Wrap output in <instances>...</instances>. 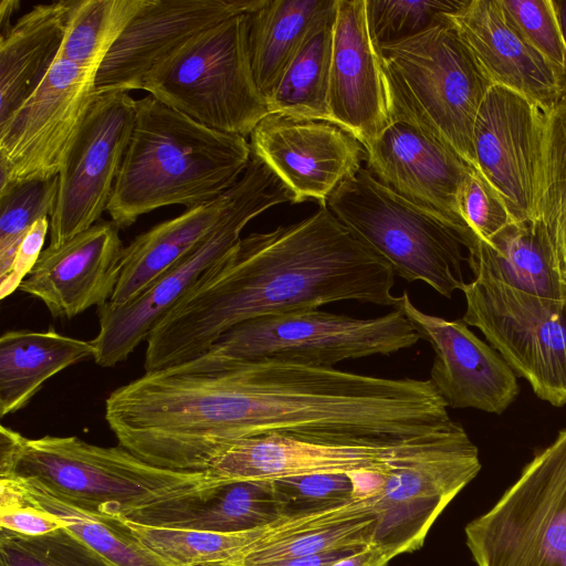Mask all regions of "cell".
Masks as SVG:
<instances>
[{
  "mask_svg": "<svg viewBox=\"0 0 566 566\" xmlns=\"http://www.w3.org/2000/svg\"><path fill=\"white\" fill-rule=\"evenodd\" d=\"M0 566H113L62 526L36 536L0 527Z\"/></svg>",
  "mask_w": 566,
  "mask_h": 566,
  "instance_id": "35",
  "label": "cell"
},
{
  "mask_svg": "<svg viewBox=\"0 0 566 566\" xmlns=\"http://www.w3.org/2000/svg\"><path fill=\"white\" fill-rule=\"evenodd\" d=\"M449 17L493 85L545 112L559 102L557 70L514 28L500 0H464Z\"/></svg>",
  "mask_w": 566,
  "mask_h": 566,
  "instance_id": "22",
  "label": "cell"
},
{
  "mask_svg": "<svg viewBox=\"0 0 566 566\" xmlns=\"http://www.w3.org/2000/svg\"><path fill=\"white\" fill-rule=\"evenodd\" d=\"M147 0H74L60 56L97 73L126 25Z\"/></svg>",
  "mask_w": 566,
  "mask_h": 566,
  "instance_id": "31",
  "label": "cell"
},
{
  "mask_svg": "<svg viewBox=\"0 0 566 566\" xmlns=\"http://www.w3.org/2000/svg\"><path fill=\"white\" fill-rule=\"evenodd\" d=\"M123 242L113 221H97L59 248H45L19 291L51 315L73 318L108 303L120 273Z\"/></svg>",
  "mask_w": 566,
  "mask_h": 566,
  "instance_id": "21",
  "label": "cell"
},
{
  "mask_svg": "<svg viewBox=\"0 0 566 566\" xmlns=\"http://www.w3.org/2000/svg\"><path fill=\"white\" fill-rule=\"evenodd\" d=\"M335 12L336 7L308 31L277 87L265 102L269 113L333 123L328 92Z\"/></svg>",
  "mask_w": 566,
  "mask_h": 566,
  "instance_id": "29",
  "label": "cell"
},
{
  "mask_svg": "<svg viewBox=\"0 0 566 566\" xmlns=\"http://www.w3.org/2000/svg\"><path fill=\"white\" fill-rule=\"evenodd\" d=\"M48 232H50V220L45 217L38 220L25 234L9 273L0 280V297L2 300L18 290L31 273L44 250Z\"/></svg>",
  "mask_w": 566,
  "mask_h": 566,
  "instance_id": "41",
  "label": "cell"
},
{
  "mask_svg": "<svg viewBox=\"0 0 566 566\" xmlns=\"http://www.w3.org/2000/svg\"><path fill=\"white\" fill-rule=\"evenodd\" d=\"M419 339L397 308L374 318H355L318 308L296 311L240 323L205 354L164 370L207 374L263 360L333 367L344 360L390 355L412 347Z\"/></svg>",
  "mask_w": 566,
  "mask_h": 566,
  "instance_id": "4",
  "label": "cell"
},
{
  "mask_svg": "<svg viewBox=\"0 0 566 566\" xmlns=\"http://www.w3.org/2000/svg\"><path fill=\"white\" fill-rule=\"evenodd\" d=\"M59 176L9 184L0 188V280L10 271L19 245L31 227L51 217Z\"/></svg>",
  "mask_w": 566,
  "mask_h": 566,
  "instance_id": "34",
  "label": "cell"
},
{
  "mask_svg": "<svg viewBox=\"0 0 566 566\" xmlns=\"http://www.w3.org/2000/svg\"><path fill=\"white\" fill-rule=\"evenodd\" d=\"M337 0H264L249 19V55L264 101L273 94L311 28ZM266 104V103H265Z\"/></svg>",
  "mask_w": 566,
  "mask_h": 566,
  "instance_id": "28",
  "label": "cell"
},
{
  "mask_svg": "<svg viewBox=\"0 0 566 566\" xmlns=\"http://www.w3.org/2000/svg\"><path fill=\"white\" fill-rule=\"evenodd\" d=\"M264 0H147L102 62L96 93L143 90L146 75L202 31L248 14Z\"/></svg>",
  "mask_w": 566,
  "mask_h": 566,
  "instance_id": "17",
  "label": "cell"
},
{
  "mask_svg": "<svg viewBox=\"0 0 566 566\" xmlns=\"http://www.w3.org/2000/svg\"><path fill=\"white\" fill-rule=\"evenodd\" d=\"M396 308L432 346L430 380L448 407L501 415L516 399L520 388L513 369L462 318L449 321L427 314L413 305L407 292Z\"/></svg>",
  "mask_w": 566,
  "mask_h": 566,
  "instance_id": "18",
  "label": "cell"
},
{
  "mask_svg": "<svg viewBox=\"0 0 566 566\" xmlns=\"http://www.w3.org/2000/svg\"><path fill=\"white\" fill-rule=\"evenodd\" d=\"M251 157L245 137L210 128L147 95L136 99L106 211L120 229L158 208L201 206L231 189Z\"/></svg>",
  "mask_w": 566,
  "mask_h": 566,
  "instance_id": "2",
  "label": "cell"
},
{
  "mask_svg": "<svg viewBox=\"0 0 566 566\" xmlns=\"http://www.w3.org/2000/svg\"><path fill=\"white\" fill-rule=\"evenodd\" d=\"M286 202L294 203L293 192L264 161L252 155L235 184L229 209L193 251L127 305L106 303L98 307L99 329L92 339L95 363L112 367L125 360L202 274L240 241L243 228L252 219Z\"/></svg>",
  "mask_w": 566,
  "mask_h": 566,
  "instance_id": "7",
  "label": "cell"
},
{
  "mask_svg": "<svg viewBox=\"0 0 566 566\" xmlns=\"http://www.w3.org/2000/svg\"><path fill=\"white\" fill-rule=\"evenodd\" d=\"M235 185L212 201L187 209L137 235L123 249L111 306H125L193 251L229 209Z\"/></svg>",
  "mask_w": 566,
  "mask_h": 566,
  "instance_id": "24",
  "label": "cell"
},
{
  "mask_svg": "<svg viewBox=\"0 0 566 566\" xmlns=\"http://www.w3.org/2000/svg\"><path fill=\"white\" fill-rule=\"evenodd\" d=\"M95 77L59 55L34 93L0 125V188L59 176L97 95Z\"/></svg>",
  "mask_w": 566,
  "mask_h": 566,
  "instance_id": "12",
  "label": "cell"
},
{
  "mask_svg": "<svg viewBox=\"0 0 566 566\" xmlns=\"http://www.w3.org/2000/svg\"><path fill=\"white\" fill-rule=\"evenodd\" d=\"M478 447L398 468L376 497L374 544L392 559L419 549L449 503L479 474Z\"/></svg>",
  "mask_w": 566,
  "mask_h": 566,
  "instance_id": "19",
  "label": "cell"
},
{
  "mask_svg": "<svg viewBox=\"0 0 566 566\" xmlns=\"http://www.w3.org/2000/svg\"><path fill=\"white\" fill-rule=\"evenodd\" d=\"M553 6L558 20L563 43L564 65L558 78L559 102L566 103V0H553Z\"/></svg>",
  "mask_w": 566,
  "mask_h": 566,
  "instance_id": "44",
  "label": "cell"
},
{
  "mask_svg": "<svg viewBox=\"0 0 566 566\" xmlns=\"http://www.w3.org/2000/svg\"><path fill=\"white\" fill-rule=\"evenodd\" d=\"M0 478L31 480L55 499L94 515L124 517L168 495L217 481L207 472L155 467L122 446L77 437L36 439L0 427Z\"/></svg>",
  "mask_w": 566,
  "mask_h": 566,
  "instance_id": "3",
  "label": "cell"
},
{
  "mask_svg": "<svg viewBox=\"0 0 566 566\" xmlns=\"http://www.w3.org/2000/svg\"><path fill=\"white\" fill-rule=\"evenodd\" d=\"M449 14L418 35L378 49L443 140L476 170L473 127L493 83Z\"/></svg>",
  "mask_w": 566,
  "mask_h": 566,
  "instance_id": "10",
  "label": "cell"
},
{
  "mask_svg": "<svg viewBox=\"0 0 566 566\" xmlns=\"http://www.w3.org/2000/svg\"><path fill=\"white\" fill-rule=\"evenodd\" d=\"M0 479L8 481L27 503L60 520L113 566H171L143 544L124 518L78 510L55 499L31 480Z\"/></svg>",
  "mask_w": 566,
  "mask_h": 566,
  "instance_id": "30",
  "label": "cell"
},
{
  "mask_svg": "<svg viewBox=\"0 0 566 566\" xmlns=\"http://www.w3.org/2000/svg\"><path fill=\"white\" fill-rule=\"evenodd\" d=\"M248 14L197 34L158 63L143 90L219 132L250 136L269 114L252 73Z\"/></svg>",
  "mask_w": 566,
  "mask_h": 566,
  "instance_id": "5",
  "label": "cell"
},
{
  "mask_svg": "<svg viewBox=\"0 0 566 566\" xmlns=\"http://www.w3.org/2000/svg\"><path fill=\"white\" fill-rule=\"evenodd\" d=\"M539 219L552 239L562 274L566 269V103L546 112Z\"/></svg>",
  "mask_w": 566,
  "mask_h": 566,
  "instance_id": "33",
  "label": "cell"
},
{
  "mask_svg": "<svg viewBox=\"0 0 566 566\" xmlns=\"http://www.w3.org/2000/svg\"><path fill=\"white\" fill-rule=\"evenodd\" d=\"M327 208L408 282L450 298L462 290L463 242L449 226L380 184L363 167L329 196Z\"/></svg>",
  "mask_w": 566,
  "mask_h": 566,
  "instance_id": "6",
  "label": "cell"
},
{
  "mask_svg": "<svg viewBox=\"0 0 566 566\" xmlns=\"http://www.w3.org/2000/svg\"><path fill=\"white\" fill-rule=\"evenodd\" d=\"M462 321L485 336L534 394L554 407L566 405V298L525 293L474 279L461 290Z\"/></svg>",
  "mask_w": 566,
  "mask_h": 566,
  "instance_id": "9",
  "label": "cell"
},
{
  "mask_svg": "<svg viewBox=\"0 0 566 566\" xmlns=\"http://www.w3.org/2000/svg\"><path fill=\"white\" fill-rule=\"evenodd\" d=\"M64 526L48 512L27 503L6 480L0 479V527L22 535L36 536Z\"/></svg>",
  "mask_w": 566,
  "mask_h": 566,
  "instance_id": "40",
  "label": "cell"
},
{
  "mask_svg": "<svg viewBox=\"0 0 566 566\" xmlns=\"http://www.w3.org/2000/svg\"><path fill=\"white\" fill-rule=\"evenodd\" d=\"M136 116L127 92L97 94L59 174L49 248L95 224L107 209Z\"/></svg>",
  "mask_w": 566,
  "mask_h": 566,
  "instance_id": "13",
  "label": "cell"
},
{
  "mask_svg": "<svg viewBox=\"0 0 566 566\" xmlns=\"http://www.w3.org/2000/svg\"><path fill=\"white\" fill-rule=\"evenodd\" d=\"M388 554L375 544L343 557L329 566H389Z\"/></svg>",
  "mask_w": 566,
  "mask_h": 566,
  "instance_id": "43",
  "label": "cell"
},
{
  "mask_svg": "<svg viewBox=\"0 0 566 566\" xmlns=\"http://www.w3.org/2000/svg\"><path fill=\"white\" fill-rule=\"evenodd\" d=\"M282 516H300L343 505L353 497L347 473H313L273 479Z\"/></svg>",
  "mask_w": 566,
  "mask_h": 566,
  "instance_id": "37",
  "label": "cell"
},
{
  "mask_svg": "<svg viewBox=\"0 0 566 566\" xmlns=\"http://www.w3.org/2000/svg\"><path fill=\"white\" fill-rule=\"evenodd\" d=\"M457 201L461 219L478 240L488 242L515 222L501 197L475 169L462 181Z\"/></svg>",
  "mask_w": 566,
  "mask_h": 566,
  "instance_id": "39",
  "label": "cell"
},
{
  "mask_svg": "<svg viewBox=\"0 0 566 566\" xmlns=\"http://www.w3.org/2000/svg\"><path fill=\"white\" fill-rule=\"evenodd\" d=\"M545 118L531 99L493 85L474 122L476 170L517 222L539 219Z\"/></svg>",
  "mask_w": 566,
  "mask_h": 566,
  "instance_id": "14",
  "label": "cell"
},
{
  "mask_svg": "<svg viewBox=\"0 0 566 566\" xmlns=\"http://www.w3.org/2000/svg\"><path fill=\"white\" fill-rule=\"evenodd\" d=\"M464 0H366L370 36L377 48L407 40L441 23Z\"/></svg>",
  "mask_w": 566,
  "mask_h": 566,
  "instance_id": "36",
  "label": "cell"
},
{
  "mask_svg": "<svg viewBox=\"0 0 566 566\" xmlns=\"http://www.w3.org/2000/svg\"><path fill=\"white\" fill-rule=\"evenodd\" d=\"M124 521L143 544L171 566H216L263 537L271 526L239 533H216Z\"/></svg>",
  "mask_w": 566,
  "mask_h": 566,
  "instance_id": "32",
  "label": "cell"
},
{
  "mask_svg": "<svg viewBox=\"0 0 566 566\" xmlns=\"http://www.w3.org/2000/svg\"><path fill=\"white\" fill-rule=\"evenodd\" d=\"M328 107L333 124L365 149L389 123L384 64L369 33L366 0H337Z\"/></svg>",
  "mask_w": 566,
  "mask_h": 566,
  "instance_id": "20",
  "label": "cell"
},
{
  "mask_svg": "<svg viewBox=\"0 0 566 566\" xmlns=\"http://www.w3.org/2000/svg\"><path fill=\"white\" fill-rule=\"evenodd\" d=\"M252 155L290 188L294 203L329 196L366 161L361 143L336 124L269 113L250 134Z\"/></svg>",
  "mask_w": 566,
  "mask_h": 566,
  "instance_id": "16",
  "label": "cell"
},
{
  "mask_svg": "<svg viewBox=\"0 0 566 566\" xmlns=\"http://www.w3.org/2000/svg\"><path fill=\"white\" fill-rule=\"evenodd\" d=\"M395 273L328 208L253 232L206 271L146 343L145 373L205 354L233 326L260 316L358 301L396 306Z\"/></svg>",
  "mask_w": 566,
  "mask_h": 566,
  "instance_id": "1",
  "label": "cell"
},
{
  "mask_svg": "<svg viewBox=\"0 0 566 566\" xmlns=\"http://www.w3.org/2000/svg\"><path fill=\"white\" fill-rule=\"evenodd\" d=\"M476 447L460 422L433 436L396 443H336L277 434L245 438L229 444L209 465L218 480L277 479L313 473H384Z\"/></svg>",
  "mask_w": 566,
  "mask_h": 566,
  "instance_id": "11",
  "label": "cell"
},
{
  "mask_svg": "<svg viewBox=\"0 0 566 566\" xmlns=\"http://www.w3.org/2000/svg\"><path fill=\"white\" fill-rule=\"evenodd\" d=\"M563 277H564V281H565V283H566V269H565V270H564V272H563Z\"/></svg>",
  "mask_w": 566,
  "mask_h": 566,
  "instance_id": "46",
  "label": "cell"
},
{
  "mask_svg": "<svg viewBox=\"0 0 566 566\" xmlns=\"http://www.w3.org/2000/svg\"><path fill=\"white\" fill-rule=\"evenodd\" d=\"M500 1L514 28L560 75L564 43L553 0Z\"/></svg>",
  "mask_w": 566,
  "mask_h": 566,
  "instance_id": "38",
  "label": "cell"
},
{
  "mask_svg": "<svg viewBox=\"0 0 566 566\" xmlns=\"http://www.w3.org/2000/svg\"><path fill=\"white\" fill-rule=\"evenodd\" d=\"M464 533L476 566H566V428Z\"/></svg>",
  "mask_w": 566,
  "mask_h": 566,
  "instance_id": "8",
  "label": "cell"
},
{
  "mask_svg": "<svg viewBox=\"0 0 566 566\" xmlns=\"http://www.w3.org/2000/svg\"><path fill=\"white\" fill-rule=\"evenodd\" d=\"M92 340L48 331H8L0 337V416L24 408L61 370L94 358Z\"/></svg>",
  "mask_w": 566,
  "mask_h": 566,
  "instance_id": "27",
  "label": "cell"
},
{
  "mask_svg": "<svg viewBox=\"0 0 566 566\" xmlns=\"http://www.w3.org/2000/svg\"><path fill=\"white\" fill-rule=\"evenodd\" d=\"M353 483V497L376 499L384 490L387 474L380 471L358 470L347 473Z\"/></svg>",
  "mask_w": 566,
  "mask_h": 566,
  "instance_id": "42",
  "label": "cell"
},
{
  "mask_svg": "<svg viewBox=\"0 0 566 566\" xmlns=\"http://www.w3.org/2000/svg\"><path fill=\"white\" fill-rule=\"evenodd\" d=\"M467 262L474 279H486L542 297L566 298L559 262L541 219L515 221L488 242L478 240Z\"/></svg>",
  "mask_w": 566,
  "mask_h": 566,
  "instance_id": "25",
  "label": "cell"
},
{
  "mask_svg": "<svg viewBox=\"0 0 566 566\" xmlns=\"http://www.w3.org/2000/svg\"><path fill=\"white\" fill-rule=\"evenodd\" d=\"M73 2L36 4L0 32V125L34 93L59 57Z\"/></svg>",
  "mask_w": 566,
  "mask_h": 566,
  "instance_id": "26",
  "label": "cell"
},
{
  "mask_svg": "<svg viewBox=\"0 0 566 566\" xmlns=\"http://www.w3.org/2000/svg\"><path fill=\"white\" fill-rule=\"evenodd\" d=\"M20 1L17 0H2L0 3V28L1 32L9 29L11 23V18L14 12L19 10Z\"/></svg>",
  "mask_w": 566,
  "mask_h": 566,
  "instance_id": "45",
  "label": "cell"
},
{
  "mask_svg": "<svg viewBox=\"0 0 566 566\" xmlns=\"http://www.w3.org/2000/svg\"><path fill=\"white\" fill-rule=\"evenodd\" d=\"M282 517L271 479L217 480L175 493L127 513L138 524L239 533Z\"/></svg>",
  "mask_w": 566,
  "mask_h": 566,
  "instance_id": "23",
  "label": "cell"
},
{
  "mask_svg": "<svg viewBox=\"0 0 566 566\" xmlns=\"http://www.w3.org/2000/svg\"><path fill=\"white\" fill-rule=\"evenodd\" d=\"M366 153V168L380 184L453 229L468 251L475 244L457 201L473 168L437 133L389 115Z\"/></svg>",
  "mask_w": 566,
  "mask_h": 566,
  "instance_id": "15",
  "label": "cell"
}]
</instances>
